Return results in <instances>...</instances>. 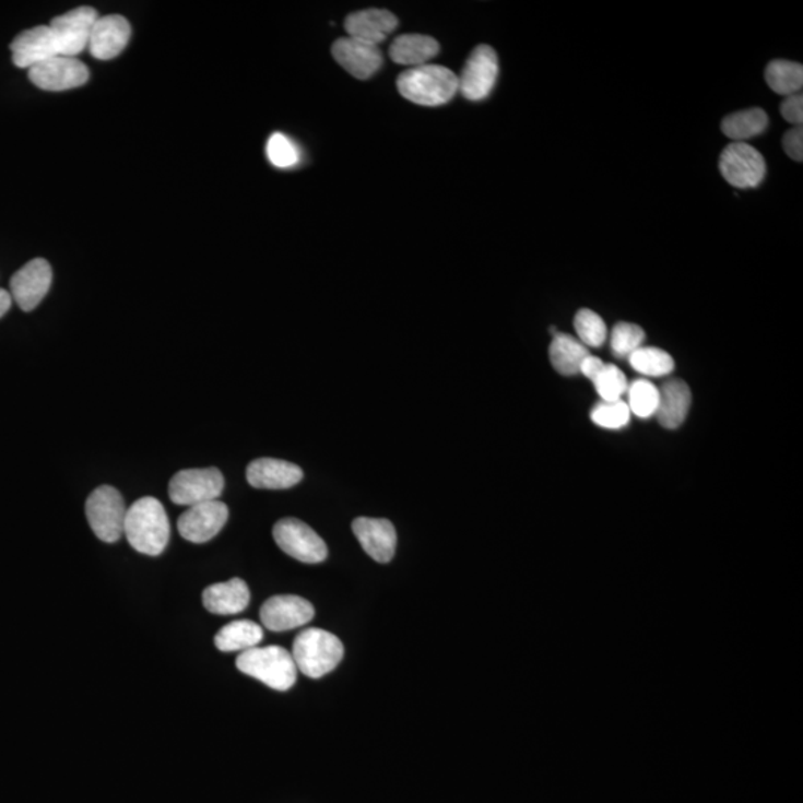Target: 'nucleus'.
Returning <instances> with one entry per match:
<instances>
[{
    "label": "nucleus",
    "instance_id": "obj_28",
    "mask_svg": "<svg viewBox=\"0 0 803 803\" xmlns=\"http://www.w3.org/2000/svg\"><path fill=\"white\" fill-rule=\"evenodd\" d=\"M628 361L633 369L648 377H664L674 370L673 357L657 347H640L628 357Z\"/></svg>",
    "mask_w": 803,
    "mask_h": 803
},
{
    "label": "nucleus",
    "instance_id": "obj_20",
    "mask_svg": "<svg viewBox=\"0 0 803 803\" xmlns=\"http://www.w3.org/2000/svg\"><path fill=\"white\" fill-rule=\"evenodd\" d=\"M344 26L349 38L378 47L389 38L391 32L397 31L398 19L390 11L373 8L350 14Z\"/></svg>",
    "mask_w": 803,
    "mask_h": 803
},
{
    "label": "nucleus",
    "instance_id": "obj_5",
    "mask_svg": "<svg viewBox=\"0 0 803 803\" xmlns=\"http://www.w3.org/2000/svg\"><path fill=\"white\" fill-rule=\"evenodd\" d=\"M121 493L110 485H102L86 498L85 513L94 534L105 543H115L123 534L127 515Z\"/></svg>",
    "mask_w": 803,
    "mask_h": 803
},
{
    "label": "nucleus",
    "instance_id": "obj_21",
    "mask_svg": "<svg viewBox=\"0 0 803 803\" xmlns=\"http://www.w3.org/2000/svg\"><path fill=\"white\" fill-rule=\"evenodd\" d=\"M658 390L659 402L654 415L659 424L670 430L681 427L685 423L692 403L689 386L678 378H670L658 387Z\"/></svg>",
    "mask_w": 803,
    "mask_h": 803
},
{
    "label": "nucleus",
    "instance_id": "obj_26",
    "mask_svg": "<svg viewBox=\"0 0 803 803\" xmlns=\"http://www.w3.org/2000/svg\"><path fill=\"white\" fill-rule=\"evenodd\" d=\"M769 126V118L759 107L740 110L729 115L722 121V131L727 138L736 143H747V140L764 133Z\"/></svg>",
    "mask_w": 803,
    "mask_h": 803
},
{
    "label": "nucleus",
    "instance_id": "obj_11",
    "mask_svg": "<svg viewBox=\"0 0 803 803\" xmlns=\"http://www.w3.org/2000/svg\"><path fill=\"white\" fill-rule=\"evenodd\" d=\"M228 506L221 500L191 506L180 515L177 530L185 541L205 543L212 541L228 521Z\"/></svg>",
    "mask_w": 803,
    "mask_h": 803
},
{
    "label": "nucleus",
    "instance_id": "obj_31",
    "mask_svg": "<svg viewBox=\"0 0 803 803\" xmlns=\"http://www.w3.org/2000/svg\"><path fill=\"white\" fill-rule=\"evenodd\" d=\"M575 329L584 347H601L607 338V327L597 312L583 308L575 317Z\"/></svg>",
    "mask_w": 803,
    "mask_h": 803
},
{
    "label": "nucleus",
    "instance_id": "obj_23",
    "mask_svg": "<svg viewBox=\"0 0 803 803\" xmlns=\"http://www.w3.org/2000/svg\"><path fill=\"white\" fill-rule=\"evenodd\" d=\"M389 52L394 63L418 68L436 57L439 44L426 35H402L393 40Z\"/></svg>",
    "mask_w": 803,
    "mask_h": 803
},
{
    "label": "nucleus",
    "instance_id": "obj_36",
    "mask_svg": "<svg viewBox=\"0 0 803 803\" xmlns=\"http://www.w3.org/2000/svg\"><path fill=\"white\" fill-rule=\"evenodd\" d=\"M781 117L786 121L793 123L794 127L802 126L803 122V97L802 94L786 97L781 103Z\"/></svg>",
    "mask_w": 803,
    "mask_h": 803
},
{
    "label": "nucleus",
    "instance_id": "obj_25",
    "mask_svg": "<svg viewBox=\"0 0 803 803\" xmlns=\"http://www.w3.org/2000/svg\"><path fill=\"white\" fill-rule=\"evenodd\" d=\"M588 349L579 340L558 332L552 340L550 357L555 370L566 377L580 374V365L589 356Z\"/></svg>",
    "mask_w": 803,
    "mask_h": 803
},
{
    "label": "nucleus",
    "instance_id": "obj_16",
    "mask_svg": "<svg viewBox=\"0 0 803 803\" xmlns=\"http://www.w3.org/2000/svg\"><path fill=\"white\" fill-rule=\"evenodd\" d=\"M12 61L16 68L31 69L43 61L60 56L59 45L49 26L28 28L11 44Z\"/></svg>",
    "mask_w": 803,
    "mask_h": 803
},
{
    "label": "nucleus",
    "instance_id": "obj_30",
    "mask_svg": "<svg viewBox=\"0 0 803 803\" xmlns=\"http://www.w3.org/2000/svg\"><path fill=\"white\" fill-rule=\"evenodd\" d=\"M628 408L640 418H649L657 413L659 402L658 387L648 380H636L628 386Z\"/></svg>",
    "mask_w": 803,
    "mask_h": 803
},
{
    "label": "nucleus",
    "instance_id": "obj_2",
    "mask_svg": "<svg viewBox=\"0 0 803 803\" xmlns=\"http://www.w3.org/2000/svg\"><path fill=\"white\" fill-rule=\"evenodd\" d=\"M398 90L406 101L415 105H445L459 92V76L444 66H418L399 75Z\"/></svg>",
    "mask_w": 803,
    "mask_h": 803
},
{
    "label": "nucleus",
    "instance_id": "obj_10",
    "mask_svg": "<svg viewBox=\"0 0 803 803\" xmlns=\"http://www.w3.org/2000/svg\"><path fill=\"white\" fill-rule=\"evenodd\" d=\"M498 76L497 54L488 45L473 49L459 76V92L471 102H481L492 94Z\"/></svg>",
    "mask_w": 803,
    "mask_h": 803
},
{
    "label": "nucleus",
    "instance_id": "obj_19",
    "mask_svg": "<svg viewBox=\"0 0 803 803\" xmlns=\"http://www.w3.org/2000/svg\"><path fill=\"white\" fill-rule=\"evenodd\" d=\"M247 482L255 488L287 489L303 481L298 464L279 459H258L247 467Z\"/></svg>",
    "mask_w": 803,
    "mask_h": 803
},
{
    "label": "nucleus",
    "instance_id": "obj_3",
    "mask_svg": "<svg viewBox=\"0 0 803 803\" xmlns=\"http://www.w3.org/2000/svg\"><path fill=\"white\" fill-rule=\"evenodd\" d=\"M292 658L300 673L310 678H320L343 661L344 646L332 633L308 628L295 638Z\"/></svg>",
    "mask_w": 803,
    "mask_h": 803
},
{
    "label": "nucleus",
    "instance_id": "obj_8",
    "mask_svg": "<svg viewBox=\"0 0 803 803\" xmlns=\"http://www.w3.org/2000/svg\"><path fill=\"white\" fill-rule=\"evenodd\" d=\"M719 168L723 179L739 189L759 187L766 175L764 156L748 143L734 142L724 147Z\"/></svg>",
    "mask_w": 803,
    "mask_h": 803
},
{
    "label": "nucleus",
    "instance_id": "obj_7",
    "mask_svg": "<svg viewBox=\"0 0 803 803\" xmlns=\"http://www.w3.org/2000/svg\"><path fill=\"white\" fill-rule=\"evenodd\" d=\"M274 541L280 550L300 563L319 564L328 558V546L323 539L296 518H284L273 529Z\"/></svg>",
    "mask_w": 803,
    "mask_h": 803
},
{
    "label": "nucleus",
    "instance_id": "obj_37",
    "mask_svg": "<svg viewBox=\"0 0 803 803\" xmlns=\"http://www.w3.org/2000/svg\"><path fill=\"white\" fill-rule=\"evenodd\" d=\"M11 306L12 296L10 292H7L5 290H0V319H2V317L5 316L8 311H10Z\"/></svg>",
    "mask_w": 803,
    "mask_h": 803
},
{
    "label": "nucleus",
    "instance_id": "obj_24",
    "mask_svg": "<svg viewBox=\"0 0 803 803\" xmlns=\"http://www.w3.org/2000/svg\"><path fill=\"white\" fill-rule=\"evenodd\" d=\"M263 631L252 621H234L221 628L214 637V645L221 652H246L257 648L262 641Z\"/></svg>",
    "mask_w": 803,
    "mask_h": 803
},
{
    "label": "nucleus",
    "instance_id": "obj_22",
    "mask_svg": "<svg viewBox=\"0 0 803 803\" xmlns=\"http://www.w3.org/2000/svg\"><path fill=\"white\" fill-rule=\"evenodd\" d=\"M250 603V591L245 580L234 578L228 582L214 583L205 588L203 604L213 615H238Z\"/></svg>",
    "mask_w": 803,
    "mask_h": 803
},
{
    "label": "nucleus",
    "instance_id": "obj_29",
    "mask_svg": "<svg viewBox=\"0 0 803 803\" xmlns=\"http://www.w3.org/2000/svg\"><path fill=\"white\" fill-rule=\"evenodd\" d=\"M591 381L603 402L619 401L628 389L627 377L616 365H601Z\"/></svg>",
    "mask_w": 803,
    "mask_h": 803
},
{
    "label": "nucleus",
    "instance_id": "obj_13",
    "mask_svg": "<svg viewBox=\"0 0 803 803\" xmlns=\"http://www.w3.org/2000/svg\"><path fill=\"white\" fill-rule=\"evenodd\" d=\"M52 283V270L43 258L33 259L20 268L11 279L12 300L23 311L35 310L47 296Z\"/></svg>",
    "mask_w": 803,
    "mask_h": 803
},
{
    "label": "nucleus",
    "instance_id": "obj_17",
    "mask_svg": "<svg viewBox=\"0 0 803 803\" xmlns=\"http://www.w3.org/2000/svg\"><path fill=\"white\" fill-rule=\"evenodd\" d=\"M131 26L121 15L98 16L90 33V54L97 60H113L129 45Z\"/></svg>",
    "mask_w": 803,
    "mask_h": 803
},
{
    "label": "nucleus",
    "instance_id": "obj_14",
    "mask_svg": "<svg viewBox=\"0 0 803 803\" xmlns=\"http://www.w3.org/2000/svg\"><path fill=\"white\" fill-rule=\"evenodd\" d=\"M312 617L315 607L310 601L298 595H274L261 607L263 627L274 633L304 627Z\"/></svg>",
    "mask_w": 803,
    "mask_h": 803
},
{
    "label": "nucleus",
    "instance_id": "obj_35",
    "mask_svg": "<svg viewBox=\"0 0 803 803\" xmlns=\"http://www.w3.org/2000/svg\"><path fill=\"white\" fill-rule=\"evenodd\" d=\"M782 147L790 158L802 163L803 158V130L802 126L793 127L782 135Z\"/></svg>",
    "mask_w": 803,
    "mask_h": 803
},
{
    "label": "nucleus",
    "instance_id": "obj_9",
    "mask_svg": "<svg viewBox=\"0 0 803 803\" xmlns=\"http://www.w3.org/2000/svg\"><path fill=\"white\" fill-rule=\"evenodd\" d=\"M28 80L45 92H66L85 85L90 72L76 57L57 56L28 69Z\"/></svg>",
    "mask_w": 803,
    "mask_h": 803
},
{
    "label": "nucleus",
    "instance_id": "obj_34",
    "mask_svg": "<svg viewBox=\"0 0 803 803\" xmlns=\"http://www.w3.org/2000/svg\"><path fill=\"white\" fill-rule=\"evenodd\" d=\"M267 155L270 163L279 168H291L299 163L298 147L282 133H274L268 140Z\"/></svg>",
    "mask_w": 803,
    "mask_h": 803
},
{
    "label": "nucleus",
    "instance_id": "obj_33",
    "mask_svg": "<svg viewBox=\"0 0 803 803\" xmlns=\"http://www.w3.org/2000/svg\"><path fill=\"white\" fill-rule=\"evenodd\" d=\"M591 420L597 426L604 428H622L628 426L631 411L624 401L600 402L591 411Z\"/></svg>",
    "mask_w": 803,
    "mask_h": 803
},
{
    "label": "nucleus",
    "instance_id": "obj_12",
    "mask_svg": "<svg viewBox=\"0 0 803 803\" xmlns=\"http://www.w3.org/2000/svg\"><path fill=\"white\" fill-rule=\"evenodd\" d=\"M97 19V11L90 7H80L52 19L49 27L56 36L60 56L76 57L84 51Z\"/></svg>",
    "mask_w": 803,
    "mask_h": 803
},
{
    "label": "nucleus",
    "instance_id": "obj_15",
    "mask_svg": "<svg viewBox=\"0 0 803 803\" xmlns=\"http://www.w3.org/2000/svg\"><path fill=\"white\" fill-rule=\"evenodd\" d=\"M362 547L377 563H390L397 552L398 534L389 520L381 518H356L352 524Z\"/></svg>",
    "mask_w": 803,
    "mask_h": 803
},
{
    "label": "nucleus",
    "instance_id": "obj_1",
    "mask_svg": "<svg viewBox=\"0 0 803 803\" xmlns=\"http://www.w3.org/2000/svg\"><path fill=\"white\" fill-rule=\"evenodd\" d=\"M123 534L133 550L158 557L170 542V521L155 497H142L127 509Z\"/></svg>",
    "mask_w": 803,
    "mask_h": 803
},
{
    "label": "nucleus",
    "instance_id": "obj_32",
    "mask_svg": "<svg viewBox=\"0 0 803 803\" xmlns=\"http://www.w3.org/2000/svg\"><path fill=\"white\" fill-rule=\"evenodd\" d=\"M646 333L640 327L621 321L612 331V350L616 357H629L645 343Z\"/></svg>",
    "mask_w": 803,
    "mask_h": 803
},
{
    "label": "nucleus",
    "instance_id": "obj_27",
    "mask_svg": "<svg viewBox=\"0 0 803 803\" xmlns=\"http://www.w3.org/2000/svg\"><path fill=\"white\" fill-rule=\"evenodd\" d=\"M765 80L769 88L781 96L789 97L801 94L803 86L802 64L789 60H774L765 70Z\"/></svg>",
    "mask_w": 803,
    "mask_h": 803
},
{
    "label": "nucleus",
    "instance_id": "obj_4",
    "mask_svg": "<svg viewBox=\"0 0 803 803\" xmlns=\"http://www.w3.org/2000/svg\"><path fill=\"white\" fill-rule=\"evenodd\" d=\"M236 665L243 674L280 692L290 690L298 675L292 653L280 646L246 650L238 654Z\"/></svg>",
    "mask_w": 803,
    "mask_h": 803
},
{
    "label": "nucleus",
    "instance_id": "obj_18",
    "mask_svg": "<svg viewBox=\"0 0 803 803\" xmlns=\"http://www.w3.org/2000/svg\"><path fill=\"white\" fill-rule=\"evenodd\" d=\"M333 59L338 61L350 75L357 80H369L382 66V54L375 45L362 43L353 38L336 39L332 45Z\"/></svg>",
    "mask_w": 803,
    "mask_h": 803
},
{
    "label": "nucleus",
    "instance_id": "obj_6",
    "mask_svg": "<svg viewBox=\"0 0 803 803\" xmlns=\"http://www.w3.org/2000/svg\"><path fill=\"white\" fill-rule=\"evenodd\" d=\"M224 488L225 480L220 469H185L172 477L168 494L173 504L191 508L217 500Z\"/></svg>",
    "mask_w": 803,
    "mask_h": 803
}]
</instances>
